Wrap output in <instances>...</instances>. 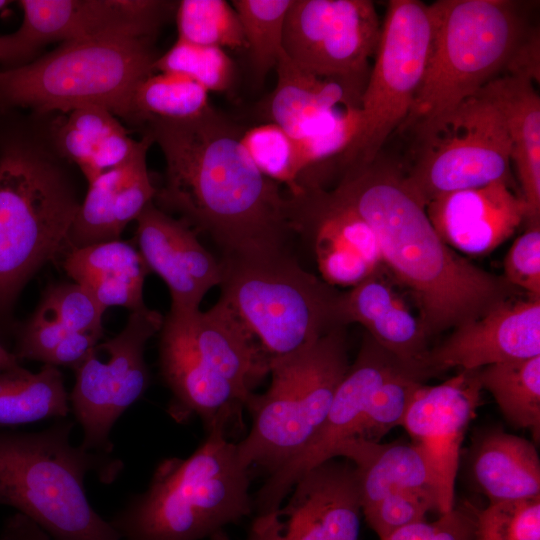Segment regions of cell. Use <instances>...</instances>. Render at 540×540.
Masks as SVG:
<instances>
[{
	"instance_id": "15",
	"label": "cell",
	"mask_w": 540,
	"mask_h": 540,
	"mask_svg": "<svg viewBox=\"0 0 540 540\" xmlns=\"http://www.w3.org/2000/svg\"><path fill=\"white\" fill-rule=\"evenodd\" d=\"M287 497L286 504L256 515L246 540H360V482L350 461L330 459L310 469Z\"/></svg>"
},
{
	"instance_id": "31",
	"label": "cell",
	"mask_w": 540,
	"mask_h": 540,
	"mask_svg": "<svg viewBox=\"0 0 540 540\" xmlns=\"http://www.w3.org/2000/svg\"><path fill=\"white\" fill-rule=\"evenodd\" d=\"M69 394L58 367L44 364L34 373L22 366L0 373V426L66 418Z\"/></svg>"
},
{
	"instance_id": "32",
	"label": "cell",
	"mask_w": 540,
	"mask_h": 540,
	"mask_svg": "<svg viewBox=\"0 0 540 540\" xmlns=\"http://www.w3.org/2000/svg\"><path fill=\"white\" fill-rule=\"evenodd\" d=\"M482 388L494 397L504 417L517 428L540 431V355L478 369Z\"/></svg>"
},
{
	"instance_id": "39",
	"label": "cell",
	"mask_w": 540,
	"mask_h": 540,
	"mask_svg": "<svg viewBox=\"0 0 540 540\" xmlns=\"http://www.w3.org/2000/svg\"><path fill=\"white\" fill-rule=\"evenodd\" d=\"M474 540H540V495L473 508Z\"/></svg>"
},
{
	"instance_id": "46",
	"label": "cell",
	"mask_w": 540,
	"mask_h": 540,
	"mask_svg": "<svg viewBox=\"0 0 540 540\" xmlns=\"http://www.w3.org/2000/svg\"><path fill=\"white\" fill-rule=\"evenodd\" d=\"M15 44L12 34L0 35V62L11 68L14 65Z\"/></svg>"
},
{
	"instance_id": "33",
	"label": "cell",
	"mask_w": 540,
	"mask_h": 540,
	"mask_svg": "<svg viewBox=\"0 0 540 540\" xmlns=\"http://www.w3.org/2000/svg\"><path fill=\"white\" fill-rule=\"evenodd\" d=\"M134 125L148 118L187 120L199 117L212 106L209 92L196 81L176 73H152L133 95Z\"/></svg>"
},
{
	"instance_id": "44",
	"label": "cell",
	"mask_w": 540,
	"mask_h": 540,
	"mask_svg": "<svg viewBox=\"0 0 540 540\" xmlns=\"http://www.w3.org/2000/svg\"><path fill=\"white\" fill-rule=\"evenodd\" d=\"M103 330L72 332L68 334L44 359V364L56 367H78L101 341Z\"/></svg>"
},
{
	"instance_id": "38",
	"label": "cell",
	"mask_w": 540,
	"mask_h": 540,
	"mask_svg": "<svg viewBox=\"0 0 540 540\" xmlns=\"http://www.w3.org/2000/svg\"><path fill=\"white\" fill-rule=\"evenodd\" d=\"M153 69L186 76L208 92H224L234 80V64L224 49L196 45L180 39L157 57Z\"/></svg>"
},
{
	"instance_id": "3",
	"label": "cell",
	"mask_w": 540,
	"mask_h": 540,
	"mask_svg": "<svg viewBox=\"0 0 540 540\" xmlns=\"http://www.w3.org/2000/svg\"><path fill=\"white\" fill-rule=\"evenodd\" d=\"M34 116L0 112V320L60 251L80 207L63 159Z\"/></svg>"
},
{
	"instance_id": "4",
	"label": "cell",
	"mask_w": 540,
	"mask_h": 540,
	"mask_svg": "<svg viewBox=\"0 0 540 540\" xmlns=\"http://www.w3.org/2000/svg\"><path fill=\"white\" fill-rule=\"evenodd\" d=\"M529 2L439 0L431 4L433 41L421 86L399 130L433 128L492 80L524 75L539 42Z\"/></svg>"
},
{
	"instance_id": "14",
	"label": "cell",
	"mask_w": 540,
	"mask_h": 540,
	"mask_svg": "<svg viewBox=\"0 0 540 540\" xmlns=\"http://www.w3.org/2000/svg\"><path fill=\"white\" fill-rule=\"evenodd\" d=\"M170 364L188 386L208 393L234 391L249 399L269 373L270 358L221 299L207 311H169Z\"/></svg>"
},
{
	"instance_id": "27",
	"label": "cell",
	"mask_w": 540,
	"mask_h": 540,
	"mask_svg": "<svg viewBox=\"0 0 540 540\" xmlns=\"http://www.w3.org/2000/svg\"><path fill=\"white\" fill-rule=\"evenodd\" d=\"M497 106L505 124L529 222L540 216V98L533 81L502 75L481 89Z\"/></svg>"
},
{
	"instance_id": "34",
	"label": "cell",
	"mask_w": 540,
	"mask_h": 540,
	"mask_svg": "<svg viewBox=\"0 0 540 540\" xmlns=\"http://www.w3.org/2000/svg\"><path fill=\"white\" fill-rule=\"evenodd\" d=\"M292 0H233L256 78L263 80L283 52L286 14Z\"/></svg>"
},
{
	"instance_id": "42",
	"label": "cell",
	"mask_w": 540,
	"mask_h": 540,
	"mask_svg": "<svg viewBox=\"0 0 540 540\" xmlns=\"http://www.w3.org/2000/svg\"><path fill=\"white\" fill-rule=\"evenodd\" d=\"M504 279L512 287L522 289L528 297L540 298V226L529 227L509 248L504 258Z\"/></svg>"
},
{
	"instance_id": "40",
	"label": "cell",
	"mask_w": 540,
	"mask_h": 540,
	"mask_svg": "<svg viewBox=\"0 0 540 540\" xmlns=\"http://www.w3.org/2000/svg\"><path fill=\"white\" fill-rule=\"evenodd\" d=\"M432 510L438 511L436 493L406 489L388 495L364 516L379 540H384L406 526L425 521Z\"/></svg>"
},
{
	"instance_id": "9",
	"label": "cell",
	"mask_w": 540,
	"mask_h": 540,
	"mask_svg": "<svg viewBox=\"0 0 540 540\" xmlns=\"http://www.w3.org/2000/svg\"><path fill=\"white\" fill-rule=\"evenodd\" d=\"M344 328L335 327L298 352L271 360L270 386L249 397L251 428L236 444L245 467L271 473L318 432L350 366Z\"/></svg>"
},
{
	"instance_id": "17",
	"label": "cell",
	"mask_w": 540,
	"mask_h": 540,
	"mask_svg": "<svg viewBox=\"0 0 540 540\" xmlns=\"http://www.w3.org/2000/svg\"><path fill=\"white\" fill-rule=\"evenodd\" d=\"M399 368L405 367L366 333L318 432L298 454L271 472L256 493V515L278 508L302 474L332 459L335 447L354 436L374 391Z\"/></svg>"
},
{
	"instance_id": "37",
	"label": "cell",
	"mask_w": 540,
	"mask_h": 540,
	"mask_svg": "<svg viewBox=\"0 0 540 540\" xmlns=\"http://www.w3.org/2000/svg\"><path fill=\"white\" fill-rule=\"evenodd\" d=\"M422 384L423 380L411 371L396 370L372 394L351 439L380 443L392 428L402 424L410 402Z\"/></svg>"
},
{
	"instance_id": "8",
	"label": "cell",
	"mask_w": 540,
	"mask_h": 540,
	"mask_svg": "<svg viewBox=\"0 0 540 540\" xmlns=\"http://www.w3.org/2000/svg\"><path fill=\"white\" fill-rule=\"evenodd\" d=\"M220 263L219 299L270 360L298 352L341 326L340 292L302 268L288 247L225 255Z\"/></svg>"
},
{
	"instance_id": "47",
	"label": "cell",
	"mask_w": 540,
	"mask_h": 540,
	"mask_svg": "<svg viewBox=\"0 0 540 540\" xmlns=\"http://www.w3.org/2000/svg\"><path fill=\"white\" fill-rule=\"evenodd\" d=\"M20 366L21 365L19 364V360L16 358L13 352H10L9 350H7L0 343V373L8 371V370L16 369Z\"/></svg>"
},
{
	"instance_id": "48",
	"label": "cell",
	"mask_w": 540,
	"mask_h": 540,
	"mask_svg": "<svg viewBox=\"0 0 540 540\" xmlns=\"http://www.w3.org/2000/svg\"><path fill=\"white\" fill-rule=\"evenodd\" d=\"M210 540H229L224 531H219L210 537Z\"/></svg>"
},
{
	"instance_id": "22",
	"label": "cell",
	"mask_w": 540,
	"mask_h": 540,
	"mask_svg": "<svg viewBox=\"0 0 540 540\" xmlns=\"http://www.w3.org/2000/svg\"><path fill=\"white\" fill-rule=\"evenodd\" d=\"M425 208L440 238L453 250L473 256L492 252L528 215L522 196L504 180L441 195Z\"/></svg>"
},
{
	"instance_id": "43",
	"label": "cell",
	"mask_w": 540,
	"mask_h": 540,
	"mask_svg": "<svg viewBox=\"0 0 540 540\" xmlns=\"http://www.w3.org/2000/svg\"><path fill=\"white\" fill-rule=\"evenodd\" d=\"M384 540H474L473 507H457L433 522L406 526Z\"/></svg>"
},
{
	"instance_id": "21",
	"label": "cell",
	"mask_w": 540,
	"mask_h": 540,
	"mask_svg": "<svg viewBox=\"0 0 540 540\" xmlns=\"http://www.w3.org/2000/svg\"><path fill=\"white\" fill-rule=\"evenodd\" d=\"M540 355V298L503 300L454 328L430 350V375L453 367L477 370Z\"/></svg>"
},
{
	"instance_id": "1",
	"label": "cell",
	"mask_w": 540,
	"mask_h": 540,
	"mask_svg": "<svg viewBox=\"0 0 540 540\" xmlns=\"http://www.w3.org/2000/svg\"><path fill=\"white\" fill-rule=\"evenodd\" d=\"M144 133L165 159L155 200L207 234L222 256L287 247L288 193L264 176L241 144L242 128L213 107L187 120L148 118Z\"/></svg>"
},
{
	"instance_id": "29",
	"label": "cell",
	"mask_w": 540,
	"mask_h": 540,
	"mask_svg": "<svg viewBox=\"0 0 540 540\" xmlns=\"http://www.w3.org/2000/svg\"><path fill=\"white\" fill-rule=\"evenodd\" d=\"M337 456L345 457L358 472L363 514L401 490H428L438 497L433 471L412 442L381 444L349 439L335 447L331 458Z\"/></svg>"
},
{
	"instance_id": "13",
	"label": "cell",
	"mask_w": 540,
	"mask_h": 540,
	"mask_svg": "<svg viewBox=\"0 0 540 540\" xmlns=\"http://www.w3.org/2000/svg\"><path fill=\"white\" fill-rule=\"evenodd\" d=\"M163 318L146 306L130 311L124 328L99 342L74 369L70 408L83 430L80 445L86 450L111 455L113 425L149 386L145 346L159 333Z\"/></svg>"
},
{
	"instance_id": "18",
	"label": "cell",
	"mask_w": 540,
	"mask_h": 540,
	"mask_svg": "<svg viewBox=\"0 0 540 540\" xmlns=\"http://www.w3.org/2000/svg\"><path fill=\"white\" fill-rule=\"evenodd\" d=\"M288 197L292 231L312 245L323 281L353 288L380 271L373 229L333 190L310 187Z\"/></svg>"
},
{
	"instance_id": "28",
	"label": "cell",
	"mask_w": 540,
	"mask_h": 540,
	"mask_svg": "<svg viewBox=\"0 0 540 540\" xmlns=\"http://www.w3.org/2000/svg\"><path fill=\"white\" fill-rule=\"evenodd\" d=\"M63 267L104 310L122 306L134 311L145 306L143 286L150 271L129 242L118 239L72 249Z\"/></svg>"
},
{
	"instance_id": "30",
	"label": "cell",
	"mask_w": 540,
	"mask_h": 540,
	"mask_svg": "<svg viewBox=\"0 0 540 540\" xmlns=\"http://www.w3.org/2000/svg\"><path fill=\"white\" fill-rule=\"evenodd\" d=\"M471 474L490 503L540 495V460L525 438L493 430L479 438L471 455Z\"/></svg>"
},
{
	"instance_id": "6",
	"label": "cell",
	"mask_w": 540,
	"mask_h": 540,
	"mask_svg": "<svg viewBox=\"0 0 540 540\" xmlns=\"http://www.w3.org/2000/svg\"><path fill=\"white\" fill-rule=\"evenodd\" d=\"M222 426L187 458L161 461L110 521L121 540H201L253 511L250 473Z\"/></svg>"
},
{
	"instance_id": "5",
	"label": "cell",
	"mask_w": 540,
	"mask_h": 540,
	"mask_svg": "<svg viewBox=\"0 0 540 540\" xmlns=\"http://www.w3.org/2000/svg\"><path fill=\"white\" fill-rule=\"evenodd\" d=\"M74 422L58 419L38 432H0V505L15 508L53 540H121L91 506L85 476L111 483L121 460L71 443Z\"/></svg>"
},
{
	"instance_id": "16",
	"label": "cell",
	"mask_w": 540,
	"mask_h": 540,
	"mask_svg": "<svg viewBox=\"0 0 540 540\" xmlns=\"http://www.w3.org/2000/svg\"><path fill=\"white\" fill-rule=\"evenodd\" d=\"M23 21L13 34L15 67L44 45L105 37H150L174 2L159 0H21Z\"/></svg>"
},
{
	"instance_id": "20",
	"label": "cell",
	"mask_w": 540,
	"mask_h": 540,
	"mask_svg": "<svg viewBox=\"0 0 540 540\" xmlns=\"http://www.w3.org/2000/svg\"><path fill=\"white\" fill-rule=\"evenodd\" d=\"M136 242L147 268L167 285L170 311L199 310L207 292L222 278L217 260L199 241L196 231L149 203L136 219Z\"/></svg>"
},
{
	"instance_id": "24",
	"label": "cell",
	"mask_w": 540,
	"mask_h": 540,
	"mask_svg": "<svg viewBox=\"0 0 540 540\" xmlns=\"http://www.w3.org/2000/svg\"><path fill=\"white\" fill-rule=\"evenodd\" d=\"M337 314L341 326L359 323L377 344L422 380L430 375L429 336L419 317L413 315L380 272L340 293Z\"/></svg>"
},
{
	"instance_id": "10",
	"label": "cell",
	"mask_w": 540,
	"mask_h": 540,
	"mask_svg": "<svg viewBox=\"0 0 540 540\" xmlns=\"http://www.w3.org/2000/svg\"><path fill=\"white\" fill-rule=\"evenodd\" d=\"M434 34L431 4L390 0L361 97V129L342 154L344 168L374 160L408 117L423 81Z\"/></svg>"
},
{
	"instance_id": "41",
	"label": "cell",
	"mask_w": 540,
	"mask_h": 540,
	"mask_svg": "<svg viewBox=\"0 0 540 540\" xmlns=\"http://www.w3.org/2000/svg\"><path fill=\"white\" fill-rule=\"evenodd\" d=\"M69 332L100 331L105 310L77 283L50 286L39 303Z\"/></svg>"
},
{
	"instance_id": "36",
	"label": "cell",
	"mask_w": 540,
	"mask_h": 540,
	"mask_svg": "<svg viewBox=\"0 0 540 540\" xmlns=\"http://www.w3.org/2000/svg\"><path fill=\"white\" fill-rule=\"evenodd\" d=\"M241 144L257 169L284 187L289 195L301 192L304 173L295 140L282 128L265 122L243 130Z\"/></svg>"
},
{
	"instance_id": "11",
	"label": "cell",
	"mask_w": 540,
	"mask_h": 540,
	"mask_svg": "<svg viewBox=\"0 0 540 540\" xmlns=\"http://www.w3.org/2000/svg\"><path fill=\"white\" fill-rule=\"evenodd\" d=\"M404 182L418 201L508 181L511 146L503 117L481 90L425 133L415 136Z\"/></svg>"
},
{
	"instance_id": "25",
	"label": "cell",
	"mask_w": 540,
	"mask_h": 540,
	"mask_svg": "<svg viewBox=\"0 0 540 540\" xmlns=\"http://www.w3.org/2000/svg\"><path fill=\"white\" fill-rule=\"evenodd\" d=\"M273 91L262 104L266 122L282 128L295 141L325 128L343 107L360 108V101L341 84L316 77L282 52Z\"/></svg>"
},
{
	"instance_id": "26",
	"label": "cell",
	"mask_w": 540,
	"mask_h": 540,
	"mask_svg": "<svg viewBox=\"0 0 540 540\" xmlns=\"http://www.w3.org/2000/svg\"><path fill=\"white\" fill-rule=\"evenodd\" d=\"M122 121L99 106L74 109L56 118L47 135L56 153L78 166L88 184L127 161L140 140L130 136Z\"/></svg>"
},
{
	"instance_id": "2",
	"label": "cell",
	"mask_w": 540,
	"mask_h": 540,
	"mask_svg": "<svg viewBox=\"0 0 540 540\" xmlns=\"http://www.w3.org/2000/svg\"><path fill=\"white\" fill-rule=\"evenodd\" d=\"M333 191L373 229L383 264L415 297L429 337L476 319L516 290L450 248L400 167L379 155L345 167Z\"/></svg>"
},
{
	"instance_id": "45",
	"label": "cell",
	"mask_w": 540,
	"mask_h": 540,
	"mask_svg": "<svg viewBox=\"0 0 540 540\" xmlns=\"http://www.w3.org/2000/svg\"><path fill=\"white\" fill-rule=\"evenodd\" d=\"M0 540H53L42 528L26 516L15 513L3 527Z\"/></svg>"
},
{
	"instance_id": "35",
	"label": "cell",
	"mask_w": 540,
	"mask_h": 540,
	"mask_svg": "<svg viewBox=\"0 0 540 540\" xmlns=\"http://www.w3.org/2000/svg\"><path fill=\"white\" fill-rule=\"evenodd\" d=\"M176 23L180 40L221 49H246L239 17L225 0H182Z\"/></svg>"
},
{
	"instance_id": "7",
	"label": "cell",
	"mask_w": 540,
	"mask_h": 540,
	"mask_svg": "<svg viewBox=\"0 0 540 540\" xmlns=\"http://www.w3.org/2000/svg\"><path fill=\"white\" fill-rule=\"evenodd\" d=\"M150 37H105L61 43L35 60L0 70V112L42 118L99 106L134 125L133 95L154 73Z\"/></svg>"
},
{
	"instance_id": "23",
	"label": "cell",
	"mask_w": 540,
	"mask_h": 540,
	"mask_svg": "<svg viewBox=\"0 0 540 540\" xmlns=\"http://www.w3.org/2000/svg\"><path fill=\"white\" fill-rule=\"evenodd\" d=\"M152 144L150 135L143 133L140 146L127 161L88 184L68 233V251L120 239L125 227L154 201L157 188L147 169Z\"/></svg>"
},
{
	"instance_id": "19",
	"label": "cell",
	"mask_w": 540,
	"mask_h": 540,
	"mask_svg": "<svg viewBox=\"0 0 540 540\" xmlns=\"http://www.w3.org/2000/svg\"><path fill=\"white\" fill-rule=\"evenodd\" d=\"M482 389L478 369L462 370L439 385L422 384L402 421L411 442L421 449L433 471L440 514L455 506L459 451Z\"/></svg>"
},
{
	"instance_id": "12",
	"label": "cell",
	"mask_w": 540,
	"mask_h": 540,
	"mask_svg": "<svg viewBox=\"0 0 540 540\" xmlns=\"http://www.w3.org/2000/svg\"><path fill=\"white\" fill-rule=\"evenodd\" d=\"M381 33L370 0H292L283 51L298 67L345 87L360 102Z\"/></svg>"
}]
</instances>
